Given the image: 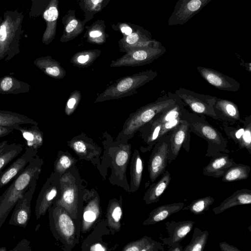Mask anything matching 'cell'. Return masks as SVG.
<instances>
[{
	"instance_id": "obj_23",
	"label": "cell",
	"mask_w": 251,
	"mask_h": 251,
	"mask_svg": "<svg viewBox=\"0 0 251 251\" xmlns=\"http://www.w3.org/2000/svg\"><path fill=\"white\" fill-rule=\"evenodd\" d=\"M34 64L44 74L55 78H64L66 72L60 64L50 56H42L35 59Z\"/></svg>"
},
{
	"instance_id": "obj_53",
	"label": "cell",
	"mask_w": 251,
	"mask_h": 251,
	"mask_svg": "<svg viewBox=\"0 0 251 251\" xmlns=\"http://www.w3.org/2000/svg\"><path fill=\"white\" fill-rule=\"evenodd\" d=\"M183 248L180 243H176L168 247V251H183Z\"/></svg>"
},
{
	"instance_id": "obj_34",
	"label": "cell",
	"mask_w": 251,
	"mask_h": 251,
	"mask_svg": "<svg viewBox=\"0 0 251 251\" xmlns=\"http://www.w3.org/2000/svg\"><path fill=\"white\" fill-rule=\"evenodd\" d=\"M251 170V167L247 165L236 164L227 170L222 180L229 182L246 179L249 177Z\"/></svg>"
},
{
	"instance_id": "obj_50",
	"label": "cell",
	"mask_w": 251,
	"mask_h": 251,
	"mask_svg": "<svg viewBox=\"0 0 251 251\" xmlns=\"http://www.w3.org/2000/svg\"><path fill=\"white\" fill-rule=\"evenodd\" d=\"M119 28L123 33V36H126L130 34L133 31V28L131 25L128 24L122 23L119 25Z\"/></svg>"
},
{
	"instance_id": "obj_21",
	"label": "cell",
	"mask_w": 251,
	"mask_h": 251,
	"mask_svg": "<svg viewBox=\"0 0 251 251\" xmlns=\"http://www.w3.org/2000/svg\"><path fill=\"white\" fill-rule=\"evenodd\" d=\"M251 203V190L247 188L238 190L232 195L223 201L220 204L212 209L215 214L217 215L237 205Z\"/></svg>"
},
{
	"instance_id": "obj_28",
	"label": "cell",
	"mask_w": 251,
	"mask_h": 251,
	"mask_svg": "<svg viewBox=\"0 0 251 251\" xmlns=\"http://www.w3.org/2000/svg\"><path fill=\"white\" fill-rule=\"evenodd\" d=\"M30 124L38 125V123L25 115L17 112L0 110V126L12 127L19 125Z\"/></svg>"
},
{
	"instance_id": "obj_2",
	"label": "cell",
	"mask_w": 251,
	"mask_h": 251,
	"mask_svg": "<svg viewBox=\"0 0 251 251\" xmlns=\"http://www.w3.org/2000/svg\"><path fill=\"white\" fill-rule=\"evenodd\" d=\"M24 17L17 10L5 11L0 16V61H10L20 53Z\"/></svg>"
},
{
	"instance_id": "obj_47",
	"label": "cell",
	"mask_w": 251,
	"mask_h": 251,
	"mask_svg": "<svg viewBox=\"0 0 251 251\" xmlns=\"http://www.w3.org/2000/svg\"><path fill=\"white\" fill-rule=\"evenodd\" d=\"M31 250L30 242L26 239L21 240L13 249L11 250V251H30Z\"/></svg>"
},
{
	"instance_id": "obj_56",
	"label": "cell",
	"mask_w": 251,
	"mask_h": 251,
	"mask_svg": "<svg viewBox=\"0 0 251 251\" xmlns=\"http://www.w3.org/2000/svg\"><path fill=\"white\" fill-rule=\"evenodd\" d=\"M7 144H8V141L5 140V141H3L1 142L0 143V150L1 149V148L4 146L5 145H6Z\"/></svg>"
},
{
	"instance_id": "obj_45",
	"label": "cell",
	"mask_w": 251,
	"mask_h": 251,
	"mask_svg": "<svg viewBox=\"0 0 251 251\" xmlns=\"http://www.w3.org/2000/svg\"><path fill=\"white\" fill-rule=\"evenodd\" d=\"M128 152L125 148L119 150L115 157L116 163L117 165L123 166L127 162L128 159Z\"/></svg>"
},
{
	"instance_id": "obj_31",
	"label": "cell",
	"mask_w": 251,
	"mask_h": 251,
	"mask_svg": "<svg viewBox=\"0 0 251 251\" xmlns=\"http://www.w3.org/2000/svg\"><path fill=\"white\" fill-rule=\"evenodd\" d=\"M164 244L148 236L130 243L124 249L126 251H164Z\"/></svg>"
},
{
	"instance_id": "obj_15",
	"label": "cell",
	"mask_w": 251,
	"mask_h": 251,
	"mask_svg": "<svg viewBox=\"0 0 251 251\" xmlns=\"http://www.w3.org/2000/svg\"><path fill=\"white\" fill-rule=\"evenodd\" d=\"M194 224V222L191 220L167 222L165 223V228L168 237L159 239L164 245L168 247L180 243L191 231Z\"/></svg>"
},
{
	"instance_id": "obj_40",
	"label": "cell",
	"mask_w": 251,
	"mask_h": 251,
	"mask_svg": "<svg viewBox=\"0 0 251 251\" xmlns=\"http://www.w3.org/2000/svg\"><path fill=\"white\" fill-rule=\"evenodd\" d=\"M81 92L77 90L72 92L68 99L65 107V113L70 116L76 109L81 100Z\"/></svg>"
},
{
	"instance_id": "obj_49",
	"label": "cell",
	"mask_w": 251,
	"mask_h": 251,
	"mask_svg": "<svg viewBox=\"0 0 251 251\" xmlns=\"http://www.w3.org/2000/svg\"><path fill=\"white\" fill-rule=\"evenodd\" d=\"M96 212L91 209L86 210L83 214L84 220L88 223H93L96 219Z\"/></svg>"
},
{
	"instance_id": "obj_11",
	"label": "cell",
	"mask_w": 251,
	"mask_h": 251,
	"mask_svg": "<svg viewBox=\"0 0 251 251\" xmlns=\"http://www.w3.org/2000/svg\"><path fill=\"white\" fill-rule=\"evenodd\" d=\"M190 132L189 123L184 118L172 130L170 138L169 164L176 158L182 147L187 152L189 151Z\"/></svg>"
},
{
	"instance_id": "obj_52",
	"label": "cell",
	"mask_w": 251,
	"mask_h": 251,
	"mask_svg": "<svg viewBox=\"0 0 251 251\" xmlns=\"http://www.w3.org/2000/svg\"><path fill=\"white\" fill-rule=\"evenodd\" d=\"M14 128L12 127L0 126V138L5 136L12 132Z\"/></svg>"
},
{
	"instance_id": "obj_14",
	"label": "cell",
	"mask_w": 251,
	"mask_h": 251,
	"mask_svg": "<svg viewBox=\"0 0 251 251\" xmlns=\"http://www.w3.org/2000/svg\"><path fill=\"white\" fill-rule=\"evenodd\" d=\"M37 153V150L26 147L24 152L0 174V188L13 180L23 171Z\"/></svg>"
},
{
	"instance_id": "obj_6",
	"label": "cell",
	"mask_w": 251,
	"mask_h": 251,
	"mask_svg": "<svg viewBox=\"0 0 251 251\" xmlns=\"http://www.w3.org/2000/svg\"><path fill=\"white\" fill-rule=\"evenodd\" d=\"M166 51V48L158 41L153 45L138 48L128 52L121 57L113 60L110 66L119 67L123 66H140L150 64Z\"/></svg>"
},
{
	"instance_id": "obj_46",
	"label": "cell",
	"mask_w": 251,
	"mask_h": 251,
	"mask_svg": "<svg viewBox=\"0 0 251 251\" xmlns=\"http://www.w3.org/2000/svg\"><path fill=\"white\" fill-rule=\"evenodd\" d=\"M73 149L78 153H83L86 151L87 146L83 140L80 139H74L71 142Z\"/></svg>"
},
{
	"instance_id": "obj_48",
	"label": "cell",
	"mask_w": 251,
	"mask_h": 251,
	"mask_svg": "<svg viewBox=\"0 0 251 251\" xmlns=\"http://www.w3.org/2000/svg\"><path fill=\"white\" fill-rule=\"evenodd\" d=\"M122 215V211L120 206L117 205L114 207L111 213V217L115 223H119Z\"/></svg>"
},
{
	"instance_id": "obj_8",
	"label": "cell",
	"mask_w": 251,
	"mask_h": 251,
	"mask_svg": "<svg viewBox=\"0 0 251 251\" xmlns=\"http://www.w3.org/2000/svg\"><path fill=\"white\" fill-rule=\"evenodd\" d=\"M171 132L159 138L153 146L148 164L149 176L152 182L162 175L168 165Z\"/></svg>"
},
{
	"instance_id": "obj_16",
	"label": "cell",
	"mask_w": 251,
	"mask_h": 251,
	"mask_svg": "<svg viewBox=\"0 0 251 251\" xmlns=\"http://www.w3.org/2000/svg\"><path fill=\"white\" fill-rule=\"evenodd\" d=\"M58 6V0H50L44 9L43 18L46 22V28L42 36V42L45 45L50 44L56 35L59 16Z\"/></svg>"
},
{
	"instance_id": "obj_3",
	"label": "cell",
	"mask_w": 251,
	"mask_h": 251,
	"mask_svg": "<svg viewBox=\"0 0 251 251\" xmlns=\"http://www.w3.org/2000/svg\"><path fill=\"white\" fill-rule=\"evenodd\" d=\"M179 99L175 93L169 92L168 96L160 97L155 101L137 109L126 120L119 135L124 138L132 137L157 114L172 107Z\"/></svg>"
},
{
	"instance_id": "obj_44",
	"label": "cell",
	"mask_w": 251,
	"mask_h": 251,
	"mask_svg": "<svg viewBox=\"0 0 251 251\" xmlns=\"http://www.w3.org/2000/svg\"><path fill=\"white\" fill-rule=\"evenodd\" d=\"M185 116V115H184ZM178 117L176 119L167 121L161 125L159 138L162 136L172 131L176 126H177L183 119L184 117Z\"/></svg>"
},
{
	"instance_id": "obj_26",
	"label": "cell",
	"mask_w": 251,
	"mask_h": 251,
	"mask_svg": "<svg viewBox=\"0 0 251 251\" xmlns=\"http://www.w3.org/2000/svg\"><path fill=\"white\" fill-rule=\"evenodd\" d=\"M171 179L170 172L165 170L162 174L161 178L156 183L152 184L146 192L144 196L146 203L151 204L158 201L169 186Z\"/></svg>"
},
{
	"instance_id": "obj_4",
	"label": "cell",
	"mask_w": 251,
	"mask_h": 251,
	"mask_svg": "<svg viewBox=\"0 0 251 251\" xmlns=\"http://www.w3.org/2000/svg\"><path fill=\"white\" fill-rule=\"evenodd\" d=\"M184 119L189 123L191 132L207 141L208 147L205 156L213 157L221 153H229L226 139L206 121L202 115L200 116L187 110Z\"/></svg>"
},
{
	"instance_id": "obj_13",
	"label": "cell",
	"mask_w": 251,
	"mask_h": 251,
	"mask_svg": "<svg viewBox=\"0 0 251 251\" xmlns=\"http://www.w3.org/2000/svg\"><path fill=\"white\" fill-rule=\"evenodd\" d=\"M197 70L207 82L219 90L236 92L240 88L237 80L213 69L198 66Z\"/></svg>"
},
{
	"instance_id": "obj_55",
	"label": "cell",
	"mask_w": 251,
	"mask_h": 251,
	"mask_svg": "<svg viewBox=\"0 0 251 251\" xmlns=\"http://www.w3.org/2000/svg\"><path fill=\"white\" fill-rule=\"evenodd\" d=\"M110 0H104L101 6V10L103 9L109 3Z\"/></svg>"
},
{
	"instance_id": "obj_33",
	"label": "cell",
	"mask_w": 251,
	"mask_h": 251,
	"mask_svg": "<svg viewBox=\"0 0 251 251\" xmlns=\"http://www.w3.org/2000/svg\"><path fill=\"white\" fill-rule=\"evenodd\" d=\"M186 111L184 103L179 98L172 107L159 113L152 120L162 124L167 121L183 117Z\"/></svg>"
},
{
	"instance_id": "obj_35",
	"label": "cell",
	"mask_w": 251,
	"mask_h": 251,
	"mask_svg": "<svg viewBox=\"0 0 251 251\" xmlns=\"http://www.w3.org/2000/svg\"><path fill=\"white\" fill-rule=\"evenodd\" d=\"M209 232L195 227L191 241L183 248V251H203L207 243Z\"/></svg>"
},
{
	"instance_id": "obj_9",
	"label": "cell",
	"mask_w": 251,
	"mask_h": 251,
	"mask_svg": "<svg viewBox=\"0 0 251 251\" xmlns=\"http://www.w3.org/2000/svg\"><path fill=\"white\" fill-rule=\"evenodd\" d=\"M212 0H178L169 18V26L183 25Z\"/></svg>"
},
{
	"instance_id": "obj_54",
	"label": "cell",
	"mask_w": 251,
	"mask_h": 251,
	"mask_svg": "<svg viewBox=\"0 0 251 251\" xmlns=\"http://www.w3.org/2000/svg\"><path fill=\"white\" fill-rule=\"evenodd\" d=\"M90 250L93 251H106V250L101 244H96L91 247Z\"/></svg>"
},
{
	"instance_id": "obj_24",
	"label": "cell",
	"mask_w": 251,
	"mask_h": 251,
	"mask_svg": "<svg viewBox=\"0 0 251 251\" xmlns=\"http://www.w3.org/2000/svg\"><path fill=\"white\" fill-rule=\"evenodd\" d=\"M184 206V203L175 202L159 206L151 212L148 218L143 223L144 225H153L162 221L173 214L176 213Z\"/></svg>"
},
{
	"instance_id": "obj_41",
	"label": "cell",
	"mask_w": 251,
	"mask_h": 251,
	"mask_svg": "<svg viewBox=\"0 0 251 251\" xmlns=\"http://www.w3.org/2000/svg\"><path fill=\"white\" fill-rule=\"evenodd\" d=\"M72 164L71 158L67 155H62L57 159L55 165V170L60 173L68 169Z\"/></svg>"
},
{
	"instance_id": "obj_32",
	"label": "cell",
	"mask_w": 251,
	"mask_h": 251,
	"mask_svg": "<svg viewBox=\"0 0 251 251\" xmlns=\"http://www.w3.org/2000/svg\"><path fill=\"white\" fill-rule=\"evenodd\" d=\"M100 54L101 50L98 49L79 51L72 57L70 62L76 67H87L90 66Z\"/></svg>"
},
{
	"instance_id": "obj_10",
	"label": "cell",
	"mask_w": 251,
	"mask_h": 251,
	"mask_svg": "<svg viewBox=\"0 0 251 251\" xmlns=\"http://www.w3.org/2000/svg\"><path fill=\"white\" fill-rule=\"evenodd\" d=\"M38 179L32 184L24 195L17 201L8 224L10 225L25 228L27 226L31 216V202L35 192Z\"/></svg>"
},
{
	"instance_id": "obj_51",
	"label": "cell",
	"mask_w": 251,
	"mask_h": 251,
	"mask_svg": "<svg viewBox=\"0 0 251 251\" xmlns=\"http://www.w3.org/2000/svg\"><path fill=\"white\" fill-rule=\"evenodd\" d=\"M219 247L222 251H240L237 247L232 246L226 242L220 243Z\"/></svg>"
},
{
	"instance_id": "obj_29",
	"label": "cell",
	"mask_w": 251,
	"mask_h": 251,
	"mask_svg": "<svg viewBox=\"0 0 251 251\" xmlns=\"http://www.w3.org/2000/svg\"><path fill=\"white\" fill-rule=\"evenodd\" d=\"M105 27V22L102 20H98L90 26L85 27L86 28L85 37L87 42L98 45L105 43L107 37Z\"/></svg>"
},
{
	"instance_id": "obj_43",
	"label": "cell",
	"mask_w": 251,
	"mask_h": 251,
	"mask_svg": "<svg viewBox=\"0 0 251 251\" xmlns=\"http://www.w3.org/2000/svg\"><path fill=\"white\" fill-rule=\"evenodd\" d=\"M61 200L66 206H71L75 201V189L71 187L64 189Z\"/></svg>"
},
{
	"instance_id": "obj_57",
	"label": "cell",
	"mask_w": 251,
	"mask_h": 251,
	"mask_svg": "<svg viewBox=\"0 0 251 251\" xmlns=\"http://www.w3.org/2000/svg\"><path fill=\"white\" fill-rule=\"evenodd\" d=\"M7 249L5 247H0V251H6Z\"/></svg>"
},
{
	"instance_id": "obj_37",
	"label": "cell",
	"mask_w": 251,
	"mask_h": 251,
	"mask_svg": "<svg viewBox=\"0 0 251 251\" xmlns=\"http://www.w3.org/2000/svg\"><path fill=\"white\" fill-rule=\"evenodd\" d=\"M214 201L212 197L205 196L195 200L188 206H184L182 210L189 211L195 215L203 214L209 210Z\"/></svg>"
},
{
	"instance_id": "obj_18",
	"label": "cell",
	"mask_w": 251,
	"mask_h": 251,
	"mask_svg": "<svg viewBox=\"0 0 251 251\" xmlns=\"http://www.w3.org/2000/svg\"><path fill=\"white\" fill-rule=\"evenodd\" d=\"M50 212L52 227L66 239L72 238L74 235L75 228L70 217L57 206L52 208Z\"/></svg>"
},
{
	"instance_id": "obj_25",
	"label": "cell",
	"mask_w": 251,
	"mask_h": 251,
	"mask_svg": "<svg viewBox=\"0 0 251 251\" xmlns=\"http://www.w3.org/2000/svg\"><path fill=\"white\" fill-rule=\"evenodd\" d=\"M30 86L11 75H5L0 78V94H19L29 91Z\"/></svg>"
},
{
	"instance_id": "obj_7",
	"label": "cell",
	"mask_w": 251,
	"mask_h": 251,
	"mask_svg": "<svg viewBox=\"0 0 251 251\" xmlns=\"http://www.w3.org/2000/svg\"><path fill=\"white\" fill-rule=\"evenodd\" d=\"M175 94L193 112L219 120L213 107L216 97L199 94L184 88L177 89Z\"/></svg>"
},
{
	"instance_id": "obj_30",
	"label": "cell",
	"mask_w": 251,
	"mask_h": 251,
	"mask_svg": "<svg viewBox=\"0 0 251 251\" xmlns=\"http://www.w3.org/2000/svg\"><path fill=\"white\" fill-rule=\"evenodd\" d=\"M23 146L20 144H7L0 151V174L5 168L15 159L23 151Z\"/></svg>"
},
{
	"instance_id": "obj_20",
	"label": "cell",
	"mask_w": 251,
	"mask_h": 251,
	"mask_svg": "<svg viewBox=\"0 0 251 251\" xmlns=\"http://www.w3.org/2000/svg\"><path fill=\"white\" fill-rule=\"evenodd\" d=\"M64 25L63 34L60 38L62 43L74 39L82 33L85 28L83 21L76 18L75 10H70L62 18Z\"/></svg>"
},
{
	"instance_id": "obj_27",
	"label": "cell",
	"mask_w": 251,
	"mask_h": 251,
	"mask_svg": "<svg viewBox=\"0 0 251 251\" xmlns=\"http://www.w3.org/2000/svg\"><path fill=\"white\" fill-rule=\"evenodd\" d=\"M14 129L20 131L23 137L25 139L27 147L38 150L43 144V132L38 125H32L29 128L17 126Z\"/></svg>"
},
{
	"instance_id": "obj_1",
	"label": "cell",
	"mask_w": 251,
	"mask_h": 251,
	"mask_svg": "<svg viewBox=\"0 0 251 251\" xmlns=\"http://www.w3.org/2000/svg\"><path fill=\"white\" fill-rule=\"evenodd\" d=\"M43 161L36 155L0 196V229L18 200L38 179Z\"/></svg>"
},
{
	"instance_id": "obj_36",
	"label": "cell",
	"mask_w": 251,
	"mask_h": 251,
	"mask_svg": "<svg viewBox=\"0 0 251 251\" xmlns=\"http://www.w3.org/2000/svg\"><path fill=\"white\" fill-rule=\"evenodd\" d=\"M104 0H77L80 8L84 14L83 22L86 24L90 21L94 15L101 11V6Z\"/></svg>"
},
{
	"instance_id": "obj_42",
	"label": "cell",
	"mask_w": 251,
	"mask_h": 251,
	"mask_svg": "<svg viewBox=\"0 0 251 251\" xmlns=\"http://www.w3.org/2000/svg\"><path fill=\"white\" fill-rule=\"evenodd\" d=\"M50 0H31V6L29 16L30 17H37L41 15L43 8L46 7L45 4L47 1Z\"/></svg>"
},
{
	"instance_id": "obj_38",
	"label": "cell",
	"mask_w": 251,
	"mask_h": 251,
	"mask_svg": "<svg viewBox=\"0 0 251 251\" xmlns=\"http://www.w3.org/2000/svg\"><path fill=\"white\" fill-rule=\"evenodd\" d=\"M243 123L245 130L239 147L240 149L245 148L251 154V115L246 117L244 120H240Z\"/></svg>"
},
{
	"instance_id": "obj_5",
	"label": "cell",
	"mask_w": 251,
	"mask_h": 251,
	"mask_svg": "<svg viewBox=\"0 0 251 251\" xmlns=\"http://www.w3.org/2000/svg\"><path fill=\"white\" fill-rule=\"evenodd\" d=\"M157 76L156 72L149 70L119 79L100 93L94 103L117 100L130 96L135 93L140 87L151 81Z\"/></svg>"
},
{
	"instance_id": "obj_12",
	"label": "cell",
	"mask_w": 251,
	"mask_h": 251,
	"mask_svg": "<svg viewBox=\"0 0 251 251\" xmlns=\"http://www.w3.org/2000/svg\"><path fill=\"white\" fill-rule=\"evenodd\" d=\"M132 25V32L126 36H123L119 41V46L121 51L126 53L133 50L150 46L157 41L151 38L150 33L143 27Z\"/></svg>"
},
{
	"instance_id": "obj_22",
	"label": "cell",
	"mask_w": 251,
	"mask_h": 251,
	"mask_svg": "<svg viewBox=\"0 0 251 251\" xmlns=\"http://www.w3.org/2000/svg\"><path fill=\"white\" fill-rule=\"evenodd\" d=\"M213 107L219 120L233 122L241 120L238 106L230 100L216 97Z\"/></svg>"
},
{
	"instance_id": "obj_19",
	"label": "cell",
	"mask_w": 251,
	"mask_h": 251,
	"mask_svg": "<svg viewBox=\"0 0 251 251\" xmlns=\"http://www.w3.org/2000/svg\"><path fill=\"white\" fill-rule=\"evenodd\" d=\"M232 158L226 153H221L213 157L203 168V175L215 178L222 177L227 170L236 164Z\"/></svg>"
},
{
	"instance_id": "obj_17",
	"label": "cell",
	"mask_w": 251,
	"mask_h": 251,
	"mask_svg": "<svg viewBox=\"0 0 251 251\" xmlns=\"http://www.w3.org/2000/svg\"><path fill=\"white\" fill-rule=\"evenodd\" d=\"M54 180L52 177L49 178L38 195L34 210L36 220L46 214L57 194Z\"/></svg>"
},
{
	"instance_id": "obj_39",
	"label": "cell",
	"mask_w": 251,
	"mask_h": 251,
	"mask_svg": "<svg viewBox=\"0 0 251 251\" xmlns=\"http://www.w3.org/2000/svg\"><path fill=\"white\" fill-rule=\"evenodd\" d=\"M143 170L142 160L139 153L137 151L135 155L132 171V180L135 189H138L140 185Z\"/></svg>"
}]
</instances>
